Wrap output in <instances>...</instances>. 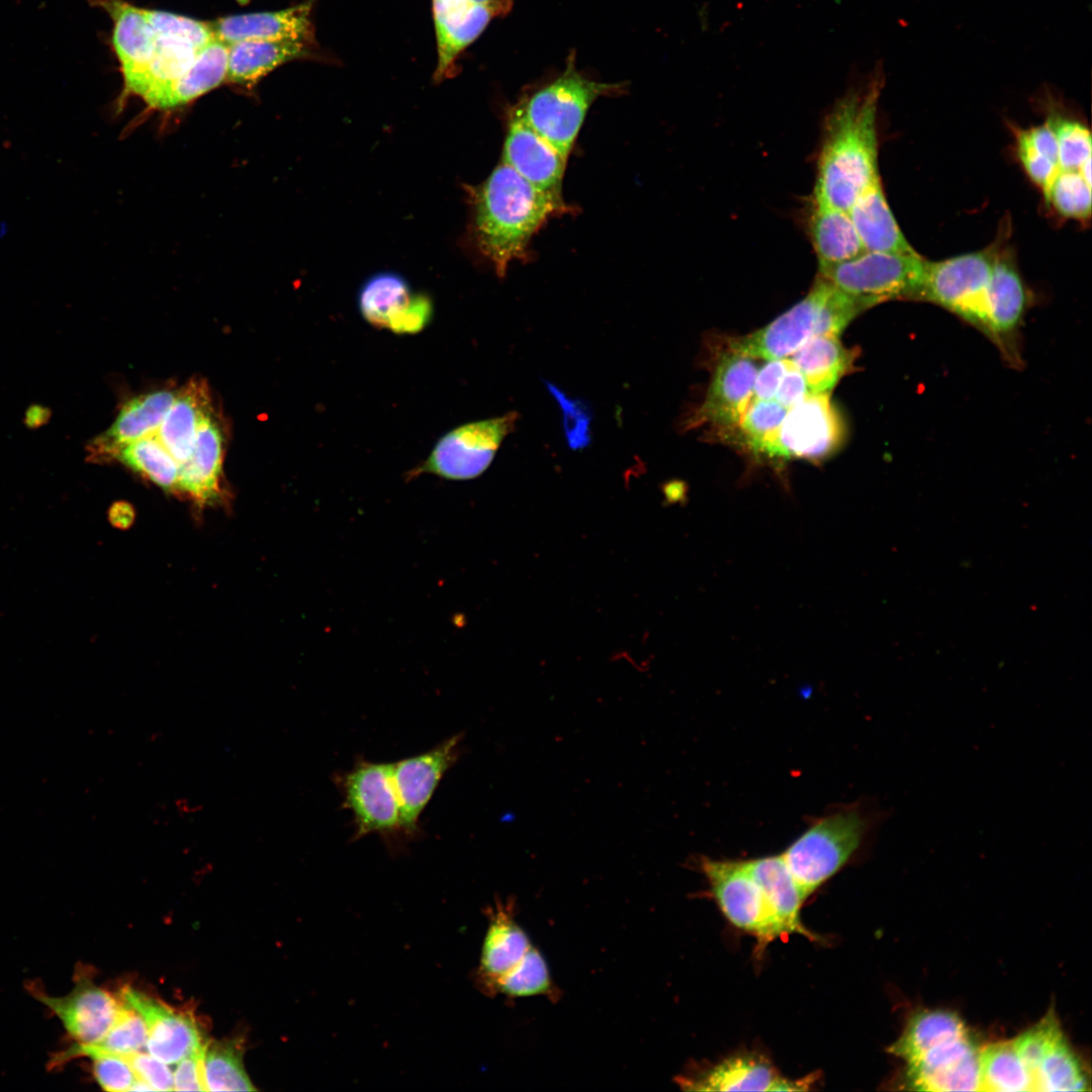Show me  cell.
<instances>
[{"label": "cell", "mask_w": 1092, "mask_h": 1092, "mask_svg": "<svg viewBox=\"0 0 1092 1092\" xmlns=\"http://www.w3.org/2000/svg\"><path fill=\"white\" fill-rule=\"evenodd\" d=\"M473 233L479 251L499 277L516 260L528 258L533 236L552 216L568 211L505 163L472 192Z\"/></svg>", "instance_id": "obj_2"}, {"label": "cell", "mask_w": 1092, "mask_h": 1092, "mask_svg": "<svg viewBox=\"0 0 1092 1092\" xmlns=\"http://www.w3.org/2000/svg\"><path fill=\"white\" fill-rule=\"evenodd\" d=\"M229 44L214 37L202 47L190 68L162 95L155 108L185 105L226 81Z\"/></svg>", "instance_id": "obj_33"}, {"label": "cell", "mask_w": 1092, "mask_h": 1092, "mask_svg": "<svg viewBox=\"0 0 1092 1092\" xmlns=\"http://www.w3.org/2000/svg\"><path fill=\"white\" fill-rule=\"evenodd\" d=\"M512 6L513 0H432L438 54L435 80L452 77L461 53Z\"/></svg>", "instance_id": "obj_14"}, {"label": "cell", "mask_w": 1092, "mask_h": 1092, "mask_svg": "<svg viewBox=\"0 0 1092 1092\" xmlns=\"http://www.w3.org/2000/svg\"><path fill=\"white\" fill-rule=\"evenodd\" d=\"M175 394L159 389L128 399L112 425L89 444V460L107 462L122 446L156 434Z\"/></svg>", "instance_id": "obj_23"}, {"label": "cell", "mask_w": 1092, "mask_h": 1092, "mask_svg": "<svg viewBox=\"0 0 1092 1092\" xmlns=\"http://www.w3.org/2000/svg\"><path fill=\"white\" fill-rule=\"evenodd\" d=\"M926 262L917 252L863 251L845 262L818 266L817 276L852 297L866 310L893 299L919 300Z\"/></svg>", "instance_id": "obj_6"}, {"label": "cell", "mask_w": 1092, "mask_h": 1092, "mask_svg": "<svg viewBox=\"0 0 1092 1092\" xmlns=\"http://www.w3.org/2000/svg\"><path fill=\"white\" fill-rule=\"evenodd\" d=\"M807 228L818 266L845 262L864 251L846 210L812 201Z\"/></svg>", "instance_id": "obj_32"}, {"label": "cell", "mask_w": 1092, "mask_h": 1092, "mask_svg": "<svg viewBox=\"0 0 1092 1092\" xmlns=\"http://www.w3.org/2000/svg\"><path fill=\"white\" fill-rule=\"evenodd\" d=\"M809 394L811 393L804 376L790 360V365L783 376L774 399L787 408H791Z\"/></svg>", "instance_id": "obj_51"}, {"label": "cell", "mask_w": 1092, "mask_h": 1092, "mask_svg": "<svg viewBox=\"0 0 1092 1092\" xmlns=\"http://www.w3.org/2000/svg\"><path fill=\"white\" fill-rule=\"evenodd\" d=\"M313 1L277 10L230 15L208 21L219 40L296 39L316 42L311 18Z\"/></svg>", "instance_id": "obj_20"}, {"label": "cell", "mask_w": 1092, "mask_h": 1092, "mask_svg": "<svg viewBox=\"0 0 1092 1092\" xmlns=\"http://www.w3.org/2000/svg\"><path fill=\"white\" fill-rule=\"evenodd\" d=\"M886 812L856 803L818 818L781 854L805 899L871 841Z\"/></svg>", "instance_id": "obj_3"}, {"label": "cell", "mask_w": 1092, "mask_h": 1092, "mask_svg": "<svg viewBox=\"0 0 1092 1092\" xmlns=\"http://www.w3.org/2000/svg\"><path fill=\"white\" fill-rule=\"evenodd\" d=\"M788 410L775 399H753L736 430L751 450L767 456Z\"/></svg>", "instance_id": "obj_40"}, {"label": "cell", "mask_w": 1092, "mask_h": 1092, "mask_svg": "<svg viewBox=\"0 0 1092 1092\" xmlns=\"http://www.w3.org/2000/svg\"><path fill=\"white\" fill-rule=\"evenodd\" d=\"M339 786L345 806L353 814L354 839L375 833L388 838L402 833L391 763L360 760L340 776Z\"/></svg>", "instance_id": "obj_10"}, {"label": "cell", "mask_w": 1092, "mask_h": 1092, "mask_svg": "<svg viewBox=\"0 0 1092 1092\" xmlns=\"http://www.w3.org/2000/svg\"><path fill=\"white\" fill-rule=\"evenodd\" d=\"M1026 304V290L1017 269L1010 259L994 254L982 332L1005 347L1018 331Z\"/></svg>", "instance_id": "obj_24"}, {"label": "cell", "mask_w": 1092, "mask_h": 1092, "mask_svg": "<svg viewBox=\"0 0 1092 1092\" xmlns=\"http://www.w3.org/2000/svg\"><path fill=\"white\" fill-rule=\"evenodd\" d=\"M199 50L185 40L156 34L149 61L123 79L124 93L138 95L155 108L165 91L190 68Z\"/></svg>", "instance_id": "obj_27"}, {"label": "cell", "mask_w": 1092, "mask_h": 1092, "mask_svg": "<svg viewBox=\"0 0 1092 1092\" xmlns=\"http://www.w3.org/2000/svg\"><path fill=\"white\" fill-rule=\"evenodd\" d=\"M862 307L849 295L817 276L807 295L763 328L728 345L753 358H787L811 338L839 336Z\"/></svg>", "instance_id": "obj_4"}, {"label": "cell", "mask_w": 1092, "mask_h": 1092, "mask_svg": "<svg viewBox=\"0 0 1092 1092\" xmlns=\"http://www.w3.org/2000/svg\"><path fill=\"white\" fill-rule=\"evenodd\" d=\"M699 867L726 918L754 935L758 948L786 933L744 860L701 857Z\"/></svg>", "instance_id": "obj_8"}, {"label": "cell", "mask_w": 1092, "mask_h": 1092, "mask_svg": "<svg viewBox=\"0 0 1092 1092\" xmlns=\"http://www.w3.org/2000/svg\"><path fill=\"white\" fill-rule=\"evenodd\" d=\"M174 809L180 817H190L201 812L203 810V805L194 802L189 797L179 796L174 799Z\"/></svg>", "instance_id": "obj_54"}, {"label": "cell", "mask_w": 1092, "mask_h": 1092, "mask_svg": "<svg viewBox=\"0 0 1092 1092\" xmlns=\"http://www.w3.org/2000/svg\"><path fill=\"white\" fill-rule=\"evenodd\" d=\"M755 359L728 345L715 365L704 401L684 422L685 429L709 425L734 433L752 401Z\"/></svg>", "instance_id": "obj_13"}, {"label": "cell", "mask_w": 1092, "mask_h": 1092, "mask_svg": "<svg viewBox=\"0 0 1092 1092\" xmlns=\"http://www.w3.org/2000/svg\"><path fill=\"white\" fill-rule=\"evenodd\" d=\"M205 1050L193 1053L180 1062L173 1073L174 1087L176 1091H207L203 1059Z\"/></svg>", "instance_id": "obj_49"}, {"label": "cell", "mask_w": 1092, "mask_h": 1092, "mask_svg": "<svg viewBox=\"0 0 1092 1092\" xmlns=\"http://www.w3.org/2000/svg\"><path fill=\"white\" fill-rule=\"evenodd\" d=\"M212 412L204 380H190L176 392L156 435L180 467L191 453L200 424Z\"/></svg>", "instance_id": "obj_25"}, {"label": "cell", "mask_w": 1092, "mask_h": 1092, "mask_svg": "<svg viewBox=\"0 0 1092 1092\" xmlns=\"http://www.w3.org/2000/svg\"><path fill=\"white\" fill-rule=\"evenodd\" d=\"M113 460L177 494L180 465L156 434L122 446L110 457L109 461Z\"/></svg>", "instance_id": "obj_36"}, {"label": "cell", "mask_w": 1092, "mask_h": 1092, "mask_svg": "<svg viewBox=\"0 0 1092 1092\" xmlns=\"http://www.w3.org/2000/svg\"><path fill=\"white\" fill-rule=\"evenodd\" d=\"M829 395L809 394L789 408L767 456L816 461L835 452L844 426Z\"/></svg>", "instance_id": "obj_12"}, {"label": "cell", "mask_w": 1092, "mask_h": 1092, "mask_svg": "<svg viewBox=\"0 0 1092 1092\" xmlns=\"http://www.w3.org/2000/svg\"><path fill=\"white\" fill-rule=\"evenodd\" d=\"M553 984L547 964L534 946L525 962L511 975L498 983L494 994L508 997H527L551 995Z\"/></svg>", "instance_id": "obj_43"}, {"label": "cell", "mask_w": 1092, "mask_h": 1092, "mask_svg": "<svg viewBox=\"0 0 1092 1092\" xmlns=\"http://www.w3.org/2000/svg\"><path fill=\"white\" fill-rule=\"evenodd\" d=\"M26 989L60 1020L74 1044H94L101 1040L113 1025L121 1006L118 994L113 995L96 985L83 969L76 971L74 987L64 996H52L35 982L26 985Z\"/></svg>", "instance_id": "obj_11"}, {"label": "cell", "mask_w": 1092, "mask_h": 1092, "mask_svg": "<svg viewBox=\"0 0 1092 1092\" xmlns=\"http://www.w3.org/2000/svg\"><path fill=\"white\" fill-rule=\"evenodd\" d=\"M433 313L431 298L424 293H413L407 305L390 322L387 330L396 335L418 334L428 327Z\"/></svg>", "instance_id": "obj_47"}, {"label": "cell", "mask_w": 1092, "mask_h": 1092, "mask_svg": "<svg viewBox=\"0 0 1092 1092\" xmlns=\"http://www.w3.org/2000/svg\"><path fill=\"white\" fill-rule=\"evenodd\" d=\"M884 82L883 65L878 63L864 80L850 84L827 111L813 201L848 211L880 177L877 114Z\"/></svg>", "instance_id": "obj_1"}, {"label": "cell", "mask_w": 1092, "mask_h": 1092, "mask_svg": "<svg viewBox=\"0 0 1092 1092\" xmlns=\"http://www.w3.org/2000/svg\"><path fill=\"white\" fill-rule=\"evenodd\" d=\"M119 995L145 1019L148 1028L147 1051L162 1062L173 1065L204 1050L208 1041L195 1017L131 987Z\"/></svg>", "instance_id": "obj_17"}, {"label": "cell", "mask_w": 1092, "mask_h": 1092, "mask_svg": "<svg viewBox=\"0 0 1092 1092\" xmlns=\"http://www.w3.org/2000/svg\"><path fill=\"white\" fill-rule=\"evenodd\" d=\"M980 1051L969 1033L937 1042L905 1062L908 1082L921 1091H980Z\"/></svg>", "instance_id": "obj_16"}, {"label": "cell", "mask_w": 1092, "mask_h": 1092, "mask_svg": "<svg viewBox=\"0 0 1092 1092\" xmlns=\"http://www.w3.org/2000/svg\"><path fill=\"white\" fill-rule=\"evenodd\" d=\"M786 933L816 938L802 923L800 910L806 900L782 855L744 860Z\"/></svg>", "instance_id": "obj_29"}, {"label": "cell", "mask_w": 1092, "mask_h": 1092, "mask_svg": "<svg viewBox=\"0 0 1092 1092\" xmlns=\"http://www.w3.org/2000/svg\"><path fill=\"white\" fill-rule=\"evenodd\" d=\"M624 90V83L597 82L584 76L572 52L558 76L529 90L515 106L538 134L568 159L593 103Z\"/></svg>", "instance_id": "obj_5"}, {"label": "cell", "mask_w": 1092, "mask_h": 1092, "mask_svg": "<svg viewBox=\"0 0 1092 1092\" xmlns=\"http://www.w3.org/2000/svg\"><path fill=\"white\" fill-rule=\"evenodd\" d=\"M1088 1082L1083 1067L1061 1027L1054 1033L1033 1080L1034 1091H1083Z\"/></svg>", "instance_id": "obj_38"}, {"label": "cell", "mask_w": 1092, "mask_h": 1092, "mask_svg": "<svg viewBox=\"0 0 1092 1092\" xmlns=\"http://www.w3.org/2000/svg\"><path fill=\"white\" fill-rule=\"evenodd\" d=\"M517 412L460 425L445 433L428 457L412 468L405 478L423 474L463 481L480 476L491 464L498 448L518 421Z\"/></svg>", "instance_id": "obj_7"}, {"label": "cell", "mask_w": 1092, "mask_h": 1092, "mask_svg": "<svg viewBox=\"0 0 1092 1092\" xmlns=\"http://www.w3.org/2000/svg\"><path fill=\"white\" fill-rule=\"evenodd\" d=\"M1054 130L1058 145L1059 168L1076 170L1091 158V135L1080 121L1052 113L1046 120Z\"/></svg>", "instance_id": "obj_42"}, {"label": "cell", "mask_w": 1092, "mask_h": 1092, "mask_svg": "<svg viewBox=\"0 0 1092 1092\" xmlns=\"http://www.w3.org/2000/svg\"><path fill=\"white\" fill-rule=\"evenodd\" d=\"M119 1056L128 1063L136 1078L149 1084L154 1090H173V1072L168 1064L143 1051Z\"/></svg>", "instance_id": "obj_46"}, {"label": "cell", "mask_w": 1092, "mask_h": 1092, "mask_svg": "<svg viewBox=\"0 0 1092 1092\" xmlns=\"http://www.w3.org/2000/svg\"><path fill=\"white\" fill-rule=\"evenodd\" d=\"M848 213L864 251L911 254L887 202L881 178H877L854 201Z\"/></svg>", "instance_id": "obj_28"}, {"label": "cell", "mask_w": 1092, "mask_h": 1092, "mask_svg": "<svg viewBox=\"0 0 1092 1092\" xmlns=\"http://www.w3.org/2000/svg\"><path fill=\"white\" fill-rule=\"evenodd\" d=\"M224 439L213 412L200 424L188 459L181 465L177 494L198 507L220 500Z\"/></svg>", "instance_id": "obj_21"}, {"label": "cell", "mask_w": 1092, "mask_h": 1092, "mask_svg": "<svg viewBox=\"0 0 1092 1092\" xmlns=\"http://www.w3.org/2000/svg\"><path fill=\"white\" fill-rule=\"evenodd\" d=\"M108 519L110 523L117 528L124 529L129 527L134 519V513L129 504L125 502L114 503L108 512Z\"/></svg>", "instance_id": "obj_53"}, {"label": "cell", "mask_w": 1092, "mask_h": 1092, "mask_svg": "<svg viewBox=\"0 0 1092 1092\" xmlns=\"http://www.w3.org/2000/svg\"><path fill=\"white\" fill-rule=\"evenodd\" d=\"M1044 198L1065 217L1084 219L1090 216L1091 185L1079 171L1060 170Z\"/></svg>", "instance_id": "obj_41"}, {"label": "cell", "mask_w": 1092, "mask_h": 1092, "mask_svg": "<svg viewBox=\"0 0 1092 1092\" xmlns=\"http://www.w3.org/2000/svg\"><path fill=\"white\" fill-rule=\"evenodd\" d=\"M856 353L844 347L838 336L811 338L791 355L790 360L804 376L811 394L830 393L851 370Z\"/></svg>", "instance_id": "obj_31"}, {"label": "cell", "mask_w": 1092, "mask_h": 1092, "mask_svg": "<svg viewBox=\"0 0 1092 1092\" xmlns=\"http://www.w3.org/2000/svg\"><path fill=\"white\" fill-rule=\"evenodd\" d=\"M84 1057L92 1061L93 1076L106 1091H129L136 1076L128 1063L119 1055L91 1052Z\"/></svg>", "instance_id": "obj_45"}, {"label": "cell", "mask_w": 1092, "mask_h": 1092, "mask_svg": "<svg viewBox=\"0 0 1092 1092\" xmlns=\"http://www.w3.org/2000/svg\"><path fill=\"white\" fill-rule=\"evenodd\" d=\"M679 1084L690 1091H800L807 1090L810 1081L784 1078L760 1056L742 1054L729 1057L697 1076L681 1077Z\"/></svg>", "instance_id": "obj_19"}, {"label": "cell", "mask_w": 1092, "mask_h": 1092, "mask_svg": "<svg viewBox=\"0 0 1092 1092\" xmlns=\"http://www.w3.org/2000/svg\"><path fill=\"white\" fill-rule=\"evenodd\" d=\"M503 163L538 190L564 202L562 181L567 159L526 122L515 104L508 110Z\"/></svg>", "instance_id": "obj_18"}, {"label": "cell", "mask_w": 1092, "mask_h": 1092, "mask_svg": "<svg viewBox=\"0 0 1092 1092\" xmlns=\"http://www.w3.org/2000/svg\"><path fill=\"white\" fill-rule=\"evenodd\" d=\"M789 365V358L767 360V363L756 373L752 400L774 399Z\"/></svg>", "instance_id": "obj_50"}, {"label": "cell", "mask_w": 1092, "mask_h": 1092, "mask_svg": "<svg viewBox=\"0 0 1092 1092\" xmlns=\"http://www.w3.org/2000/svg\"><path fill=\"white\" fill-rule=\"evenodd\" d=\"M993 261L990 252L927 260L919 300L944 307L982 331Z\"/></svg>", "instance_id": "obj_9"}, {"label": "cell", "mask_w": 1092, "mask_h": 1092, "mask_svg": "<svg viewBox=\"0 0 1092 1092\" xmlns=\"http://www.w3.org/2000/svg\"><path fill=\"white\" fill-rule=\"evenodd\" d=\"M980 1091H1033L1031 1076L1012 1040L980 1051Z\"/></svg>", "instance_id": "obj_37"}, {"label": "cell", "mask_w": 1092, "mask_h": 1092, "mask_svg": "<svg viewBox=\"0 0 1092 1092\" xmlns=\"http://www.w3.org/2000/svg\"><path fill=\"white\" fill-rule=\"evenodd\" d=\"M316 42L296 39H247L229 44L226 81L247 87L279 66L314 57Z\"/></svg>", "instance_id": "obj_26"}, {"label": "cell", "mask_w": 1092, "mask_h": 1092, "mask_svg": "<svg viewBox=\"0 0 1092 1092\" xmlns=\"http://www.w3.org/2000/svg\"><path fill=\"white\" fill-rule=\"evenodd\" d=\"M462 735H454L424 753L391 763L404 835H414L419 819L446 771L460 754Z\"/></svg>", "instance_id": "obj_15"}, {"label": "cell", "mask_w": 1092, "mask_h": 1092, "mask_svg": "<svg viewBox=\"0 0 1092 1092\" xmlns=\"http://www.w3.org/2000/svg\"><path fill=\"white\" fill-rule=\"evenodd\" d=\"M1017 153L1029 178L1041 188L1045 196L1048 190L1060 172V168L1048 158L1036 152L1026 141L1021 130L1016 133Z\"/></svg>", "instance_id": "obj_48"}, {"label": "cell", "mask_w": 1092, "mask_h": 1092, "mask_svg": "<svg viewBox=\"0 0 1092 1092\" xmlns=\"http://www.w3.org/2000/svg\"><path fill=\"white\" fill-rule=\"evenodd\" d=\"M968 1032L963 1020L951 1011L922 1010L910 1018L900 1038L890 1048V1053L907 1062L937 1042Z\"/></svg>", "instance_id": "obj_35"}, {"label": "cell", "mask_w": 1092, "mask_h": 1092, "mask_svg": "<svg viewBox=\"0 0 1092 1092\" xmlns=\"http://www.w3.org/2000/svg\"><path fill=\"white\" fill-rule=\"evenodd\" d=\"M157 35L172 36L201 49L215 36L208 21H201L172 12L142 8Z\"/></svg>", "instance_id": "obj_44"}, {"label": "cell", "mask_w": 1092, "mask_h": 1092, "mask_svg": "<svg viewBox=\"0 0 1092 1092\" xmlns=\"http://www.w3.org/2000/svg\"><path fill=\"white\" fill-rule=\"evenodd\" d=\"M1022 134L1028 142V144L1039 154L1048 158L1054 164L1059 167L1058 160V145L1056 135L1050 123L1045 121L1042 124L1021 130Z\"/></svg>", "instance_id": "obj_52"}, {"label": "cell", "mask_w": 1092, "mask_h": 1092, "mask_svg": "<svg viewBox=\"0 0 1092 1092\" xmlns=\"http://www.w3.org/2000/svg\"><path fill=\"white\" fill-rule=\"evenodd\" d=\"M207 1091H256L243 1064L242 1044L236 1039L208 1042L204 1059Z\"/></svg>", "instance_id": "obj_39"}, {"label": "cell", "mask_w": 1092, "mask_h": 1092, "mask_svg": "<svg viewBox=\"0 0 1092 1092\" xmlns=\"http://www.w3.org/2000/svg\"><path fill=\"white\" fill-rule=\"evenodd\" d=\"M413 293L406 280L393 272L372 275L362 285L358 306L364 321L375 329H387L407 305Z\"/></svg>", "instance_id": "obj_34"}, {"label": "cell", "mask_w": 1092, "mask_h": 1092, "mask_svg": "<svg viewBox=\"0 0 1092 1092\" xmlns=\"http://www.w3.org/2000/svg\"><path fill=\"white\" fill-rule=\"evenodd\" d=\"M1085 181L1091 185V158H1088L1078 169Z\"/></svg>", "instance_id": "obj_55"}, {"label": "cell", "mask_w": 1092, "mask_h": 1092, "mask_svg": "<svg viewBox=\"0 0 1092 1092\" xmlns=\"http://www.w3.org/2000/svg\"><path fill=\"white\" fill-rule=\"evenodd\" d=\"M102 8L113 23L112 47L120 64L123 79L141 70L155 47L156 34L144 15L126 0H89Z\"/></svg>", "instance_id": "obj_30"}, {"label": "cell", "mask_w": 1092, "mask_h": 1092, "mask_svg": "<svg viewBox=\"0 0 1092 1092\" xmlns=\"http://www.w3.org/2000/svg\"><path fill=\"white\" fill-rule=\"evenodd\" d=\"M534 947L516 922L511 904H496L483 939L477 979L480 987L493 994L500 981L514 973Z\"/></svg>", "instance_id": "obj_22"}]
</instances>
